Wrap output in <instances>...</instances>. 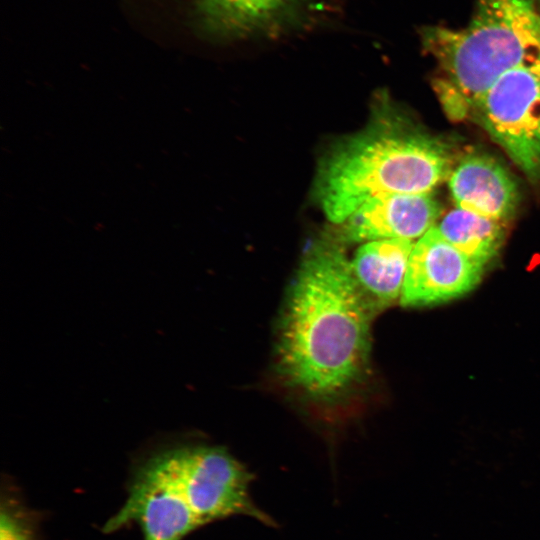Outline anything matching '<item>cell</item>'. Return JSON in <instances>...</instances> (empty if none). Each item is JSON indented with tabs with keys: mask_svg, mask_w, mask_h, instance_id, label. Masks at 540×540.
<instances>
[{
	"mask_svg": "<svg viewBox=\"0 0 540 540\" xmlns=\"http://www.w3.org/2000/svg\"><path fill=\"white\" fill-rule=\"evenodd\" d=\"M376 307L358 284L337 237L312 243L292 284L280 329L278 367L305 396L330 401L366 371Z\"/></svg>",
	"mask_w": 540,
	"mask_h": 540,
	"instance_id": "obj_1",
	"label": "cell"
},
{
	"mask_svg": "<svg viewBox=\"0 0 540 540\" xmlns=\"http://www.w3.org/2000/svg\"><path fill=\"white\" fill-rule=\"evenodd\" d=\"M453 163L448 142L424 132L382 99L366 128L324 157L315 195L327 218L340 224L377 196L430 193L450 175Z\"/></svg>",
	"mask_w": 540,
	"mask_h": 540,
	"instance_id": "obj_2",
	"label": "cell"
},
{
	"mask_svg": "<svg viewBox=\"0 0 540 540\" xmlns=\"http://www.w3.org/2000/svg\"><path fill=\"white\" fill-rule=\"evenodd\" d=\"M422 38L448 105L467 112L507 72L540 64V11L534 0H478L467 26H432Z\"/></svg>",
	"mask_w": 540,
	"mask_h": 540,
	"instance_id": "obj_3",
	"label": "cell"
},
{
	"mask_svg": "<svg viewBox=\"0 0 540 540\" xmlns=\"http://www.w3.org/2000/svg\"><path fill=\"white\" fill-rule=\"evenodd\" d=\"M470 112L530 180H540V64L504 74Z\"/></svg>",
	"mask_w": 540,
	"mask_h": 540,
	"instance_id": "obj_4",
	"label": "cell"
},
{
	"mask_svg": "<svg viewBox=\"0 0 540 540\" xmlns=\"http://www.w3.org/2000/svg\"><path fill=\"white\" fill-rule=\"evenodd\" d=\"M167 448L188 503L202 526L234 515L272 522L249 496L252 475L226 450L201 444Z\"/></svg>",
	"mask_w": 540,
	"mask_h": 540,
	"instance_id": "obj_5",
	"label": "cell"
},
{
	"mask_svg": "<svg viewBox=\"0 0 540 540\" xmlns=\"http://www.w3.org/2000/svg\"><path fill=\"white\" fill-rule=\"evenodd\" d=\"M136 523L144 540H183L201 527L174 469L168 448L151 453L134 469L124 505L104 533Z\"/></svg>",
	"mask_w": 540,
	"mask_h": 540,
	"instance_id": "obj_6",
	"label": "cell"
},
{
	"mask_svg": "<svg viewBox=\"0 0 540 540\" xmlns=\"http://www.w3.org/2000/svg\"><path fill=\"white\" fill-rule=\"evenodd\" d=\"M200 34L216 41L274 39L304 28L317 0H192Z\"/></svg>",
	"mask_w": 540,
	"mask_h": 540,
	"instance_id": "obj_7",
	"label": "cell"
},
{
	"mask_svg": "<svg viewBox=\"0 0 540 540\" xmlns=\"http://www.w3.org/2000/svg\"><path fill=\"white\" fill-rule=\"evenodd\" d=\"M483 269L449 243L434 226L413 246L401 305L423 307L458 298L479 283Z\"/></svg>",
	"mask_w": 540,
	"mask_h": 540,
	"instance_id": "obj_8",
	"label": "cell"
},
{
	"mask_svg": "<svg viewBox=\"0 0 540 540\" xmlns=\"http://www.w3.org/2000/svg\"><path fill=\"white\" fill-rule=\"evenodd\" d=\"M441 213L439 202L425 194L391 193L377 196L356 210L338 238L344 243L380 239H414L428 232Z\"/></svg>",
	"mask_w": 540,
	"mask_h": 540,
	"instance_id": "obj_9",
	"label": "cell"
},
{
	"mask_svg": "<svg viewBox=\"0 0 540 540\" xmlns=\"http://www.w3.org/2000/svg\"><path fill=\"white\" fill-rule=\"evenodd\" d=\"M449 188L458 208L502 221L518 205V187L509 171L484 154L463 157L449 175Z\"/></svg>",
	"mask_w": 540,
	"mask_h": 540,
	"instance_id": "obj_10",
	"label": "cell"
},
{
	"mask_svg": "<svg viewBox=\"0 0 540 540\" xmlns=\"http://www.w3.org/2000/svg\"><path fill=\"white\" fill-rule=\"evenodd\" d=\"M413 246L410 239H380L356 251L351 261L353 274L376 308L401 297Z\"/></svg>",
	"mask_w": 540,
	"mask_h": 540,
	"instance_id": "obj_11",
	"label": "cell"
},
{
	"mask_svg": "<svg viewBox=\"0 0 540 540\" xmlns=\"http://www.w3.org/2000/svg\"><path fill=\"white\" fill-rule=\"evenodd\" d=\"M441 235L476 264L485 267L504 241L501 221L455 208L436 226Z\"/></svg>",
	"mask_w": 540,
	"mask_h": 540,
	"instance_id": "obj_12",
	"label": "cell"
},
{
	"mask_svg": "<svg viewBox=\"0 0 540 540\" xmlns=\"http://www.w3.org/2000/svg\"><path fill=\"white\" fill-rule=\"evenodd\" d=\"M0 540H36L32 514L10 493H3L1 499Z\"/></svg>",
	"mask_w": 540,
	"mask_h": 540,
	"instance_id": "obj_13",
	"label": "cell"
}]
</instances>
